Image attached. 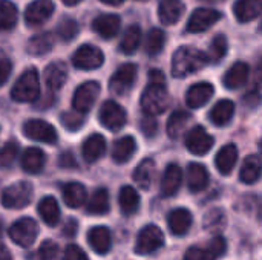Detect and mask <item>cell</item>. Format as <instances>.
Returning a JSON list of instances; mask_svg holds the SVG:
<instances>
[{
	"label": "cell",
	"instance_id": "6da1fadb",
	"mask_svg": "<svg viewBox=\"0 0 262 260\" xmlns=\"http://www.w3.org/2000/svg\"><path fill=\"white\" fill-rule=\"evenodd\" d=\"M207 63V54L192 46H181L177 49L172 58V75L177 78H184L206 67Z\"/></svg>",
	"mask_w": 262,
	"mask_h": 260
},
{
	"label": "cell",
	"instance_id": "7a4b0ae2",
	"mask_svg": "<svg viewBox=\"0 0 262 260\" xmlns=\"http://www.w3.org/2000/svg\"><path fill=\"white\" fill-rule=\"evenodd\" d=\"M169 106V93L166 81H149L141 97V107L146 115L163 113Z\"/></svg>",
	"mask_w": 262,
	"mask_h": 260
},
{
	"label": "cell",
	"instance_id": "3957f363",
	"mask_svg": "<svg viewBox=\"0 0 262 260\" xmlns=\"http://www.w3.org/2000/svg\"><path fill=\"white\" fill-rule=\"evenodd\" d=\"M38 95H40L38 74L34 67H29L15 81L11 90V97L14 101L18 103H32L38 98Z\"/></svg>",
	"mask_w": 262,
	"mask_h": 260
},
{
	"label": "cell",
	"instance_id": "277c9868",
	"mask_svg": "<svg viewBox=\"0 0 262 260\" xmlns=\"http://www.w3.org/2000/svg\"><path fill=\"white\" fill-rule=\"evenodd\" d=\"M32 193H34V190L29 182H26V181L15 182V184L9 185L8 188H5V192L2 193V205L9 210L23 208L31 202Z\"/></svg>",
	"mask_w": 262,
	"mask_h": 260
},
{
	"label": "cell",
	"instance_id": "5b68a950",
	"mask_svg": "<svg viewBox=\"0 0 262 260\" xmlns=\"http://www.w3.org/2000/svg\"><path fill=\"white\" fill-rule=\"evenodd\" d=\"M37 234H38V225L34 219H29V218H21L15 221L9 228L11 241L23 248L31 247L35 242Z\"/></svg>",
	"mask_w": 262,
	"mask_h": 260
},
{
	"label": "cell",
	"instance_id": "8992f818",
	"mask_svg": "<svg viewBox=\"0 0 262 260\" xmlns=\"http://www.w3.org/2000/svg\"><path fill=\"white\" fill-rule=\"evenodd\" d=\"M164 245V234L157 225H146L137 238L138 254H152Z\"/></svg>",
	"mask_w": 262,
	"mask_h": 260
},
{
	"label": "cell",
	"instance_id": "52a82bcc",
	"mask_svg": "<svg viewBox=\"0 0 262 260\" xmlns=\"http://www.w3.org/2000/svg\"><path fill=\"white\" fill-rule=\"evenodd\" d=\"M72 63L77 69L92 70V69H98L104 63V55L97 46L83 44L75 51L72 57Z\"/></svg>",
	"mask_w": 262,
	"mask_h": 260
},
{
	"label": "cell",
	"instance_id": "ba28073f",
	"mask_svg": "<svg viewBox=\"0 0 262 260\" xmlns=\"http://www.w3.org/2000/svg\"><path fill=\"white\" fill-rule=\"evenodd\" d=\"M98 93H100V84L97 81H86L81 86H78L72 98V106L75 112L81 115L89 112L95 100L98 98Z\"/></svg>",
	"mask_w": 262,
	"mask_h": 260
},
{
	"label": "cell",
	"instance_id": "9c48e42d",
	"mask_svg": "<svg viewBox=\"0 0 262 260\" xmlns=\"http://www.w3.org/2000/svg\"><path fill=\"white\" fill-rule=\"evenodd\" d=\"M23 133L34 141H40L45 144L57 143V130L52 124L45 120H29L23 126Z\"/></svg>",
	"mask_w": 262,
	"mask_h": 260
},
{
	"label": "cell",
	"instance_id": "30bf717a",
	"mask_svg": "<svg viewBox=\"0 0 262 260\" xmlns=\"http://www.w3.org/2000/svg\"><path fill=\"white\" fill-rule=\"evenodd\" d=\"M135 78H137V66L135 64L126 63V64L120 66L109 81L111 92H114L115 95L127 93L134 86Z\"/></svg>",
	"mask_w": 262,
	"mask_h": 260
},
{
	"label": "cell",
	"instance_id": "8fae6325",
	"mask_svg": "<svg viewBox=\"0 0 262 260\" xmlns=\"http://www.w3.org/2000/svg\"><path fill=\"white\" fill-rule=\"evenodd\" d=\"M126 120H127L126 112L118 103H115L112 100H107L103 103V106L100 109V121L106 129L114 130V132L120 130L126 124Z\"/></svg>",
	"mask_w": 262,
	"mask_h": 260
},
{
	"label": "cell",
	"instance_id": "7c38bea8",
	"mask_svg": "<svg viewBox=\"0 0 262 260\" xmlns=\"http://www.w3.org/2000/svg\"><path fill=\"white\" fill-rule=\"evenodd\" d=\"M221 18V14L210 8H198L193 11V14L189 18L187 23V32L198 34L210 29L218 20Z\"/></svg>",
	"mask_w": 262,
	"mask_h": 260
},
{
	"label": "cell",
	"instance_id": "4fadbf2b",
	"mask_svg": "<svg viewBox=\"0 0 262 260\" xmlns=\"http://www.w3.org/2000/svg\"><path fill=\"white\" fill-rule=\"evenodd\" d=\"M215 139L207 133V130L201 126H195L186 136V147L190 153L201 156L206 155L213 147Z\"/></svg>",
	"mask_w": 262,
	"mask_h": 260
},
{
	"label": "cell",
	"instance_id": "5bb4252c",
	"mask_svg": "<svg viewBox=\"0 0 262 260\" xmlns=\"http://www.w3.org/2000/svg\"><path fill=\"white\" fill-rule=\"evenodd\" d=\"M52 14H54V3L51 0H35L26 8L25 18L28 25L38 26L45 23Z\"/></svg>",
	"mask_w": 262,
	"mask_h": 260
},
{
	"label": "cell",
	"instance_id": "9a60e30c",
	"mask_svg": "<svg viewBox=\"0 0 262 260\" xmlns=\"http://www.w3.org/2000/svg\"><path fill=\"white\" fill-rule=\"evenodd\" d=\"M183 182V172L180 169V166L177 164H169L163 173L161 178V195L166 198H170L173 195L178 193L180 187Z\"/></svg>",
	"mask_w": 262,
	"mask_h": 260
},
{
	"label": "cell",
	"instance_id": "2e32d148",
	"mask_svg": "<svg viewBox=\"0 0 262 260\" xmlns=\"http://www.w3.org/2000/svg\"><path fill=\"white\" fill-rule=\"evenodd\" d=\"M213 86L210 83H196L193 84L187 93H186V103L190 109H198V107H203L204 104L209 103V100L213 97Z\"/></svg>",
	"mask_w": 262,
	"mask_h": 260
},
{
	"label": "cell",
	"instance_id": "e0dca14e",
	"mask_svg": "<svg viewBox=\"0 0 262 260\" xmlns=\"http://www.w3.org/2000/svg\"><path fill=\"white\" fill-rule=\"evenodd\" d=\"M192 221H193V218H192L190 211L186 210V208H175L167 216L169 230L175 236H184L190 230Z\"/></svg>",
	"mask_w": 262,
	"mask_h": 260
},
{
	"label": "cell",
	"instance_id": "ac0fdd59",
	"mask_svg": "<svg viewBox=\"0 0 262 260\" xmlns=\"http://www.w3.org/2000/svg\"><path fill=\"white\" fill-rule=\"evenodd\" d=\"M92 29L101 37V38H114L118 34L120 29V17L114 14H103L98 15L92 21Z\"/></svg>",
	"mask_w": 262,
	"mask_h": 260
},
{
	"label": "cell",
	"instance_id": "d6986e66",
	"mask_svg": "<svg viewBox=\"0 0 262 260\" xmlns=\"http://www.w3.org/2000/svg\"><path fill=\"white\" fill-rule=\"evenodd\" d=\"M68 80V67L63 61H54L45 69V81L49 90L55 92L63 87Z\"/></svg>",
	"mask_w": 262,
	"mask_h": 260
},
{
	"label": "cell",
	"instance_id": "ffe728a7",
	"mask_svg": "<svg viewBox=\"0 0 262 260\" xmlns=\"http://www.w3.org/2000/svg\"><path fill=\"white\" fill-rule=\"evenodd\" d=\"M106 152V139L100 133L91 135L81 147V155L86 162H95L98 161Z\"/></svg>",
	"mask_w": 262,
	"mask_h": 260
},
{
	"label": "cell",
	"instance_id": "44dd1931",
	"mask_svg": "<svg viewBox=\"0 0 262 260\" xmlns=\"http://www.w3.org/2000/svg\"><path fill=\"white\" fill-rule=\"evenodd\" d=\"M155 176H157V166H155V161L149 158L141 161L134 172V181L143 190H149L152 187Z\"/></svg>",
	"mask_w": 262,
	"mask_h": 260
},
{
	"label": "cell",
	"instance_id": "7402d4cb",
	"mask_svg": "<svg viewBox=\"0 0 262 260\" xmlns=\"http://www.w3.org/2000/svg\"><path fill=\"white\" fill-rule=\"evenodd\" d=\"M184 12V5L181 0H161L158 6V17L161 23L170 26L175 25Z\"/></svg>",
	"mask_w": 262,
	"mask_h": 260
},
{
	"label": "cell",
	"instance_id": "603a6c76",
	"mask_svg": "<svg viewBox=\"0 0 262 260\" xmlns=\"http://www.w3.org/2000/svg\"><path fill=\"white\" fill-rule=\"evenodd\" d=\"M187 184H189L190 192H193V193L203 192L209 184V172H207V169L203 164H198V162L189 164Z\"/></svg>",
	"mask_w": 262,
	"mask_h": 260
},
{
	"label": "cell",
	"instance_id": "cb8c5ba5",
	"mask_svg": "<svg viewBox=\"0 0 262 260\" xmlns=\"http://www.w3.org/2000/svg\"><path fill=\"white\" fill-rule=\"evenodd\" d=\"M249 74H250L249 64L244 63V61H238L224 75V86L227 89H232V90L238 89V87H241V86H244L247 83Z\"/></svg>",
	"mask_w": 262,
	"mask_h": 260
},
{
	"label": "cell",
	"instance_id": "d4e9b609",
	"mask_svg": "<svg viewBox=\"0 0 262 260\" xmlns=\"http://www.w3.org/2000/svg\"><path fill=\"white\" fill-rule=\"evenodd\" d=\"M88 241H89V245L92 247V250L97 254L109 253L111 245H112L111 231L106 227H94L88 234Z\"/></svg>",
	"mask_w": 262,
	"mask_h": 260
},
{
	"label": "cell",
	"instance_id": "484cf974",
	"mask_svg": "<svg viewBox=\"0 0 262 260\" xmlns=\"http://www.w3.org/2000/svg\"><path fill=\"white\" fill-rule=\"evenodd\" d=\"M45 162H46V155L37 147H29L21 155V169L31 175L40 173L45 167Z\"/></svg>",
	"mask_w": 262,
	"mask_h": 260
},
{
	"label": "cell",
	"instance_id": "4316f807",
	"mask_svg": "<svg viewBox=\"0 0 262 260\" xmlns=\"http://www.w3.org/2000/svg\"><path fill=\"white\" fill-rule=\"evenodd\" d=\"M236 161H238V149L235 144H227L224 146L218 155H216V159H215V164H216V169L221 175H229L233 167L236 166Z\"/></svg>",
	"mask_w": 262,
	"mask_h": 260
},
{
	"label": "cell",
	"instance_id": "83f0119b",
	"mask_svg": "<svg viewBox=\"0 0 262 260\" xmlns=\"http://www.w3.org/2000/svg\"><path fill=\"white\" fill-rule=\"evenodd\" d=\"M63 193V201L68 207L71 208H78L84 204L88 195H86V188L83 187V184L80 182H68L63 185L61 188Z\"/></svg>",
	"mask_w": 262,
	"mask_h": 260
},
{
	"label": "cell",
	"instance_id": "f1b7e54d",
	"mask_svg": "<svg viewBox=\"0 0 262 260\" xmlns=\"http://www.w3.org/2000/svg\"><path fill=\"white\" fill-rule=\"evenodd\" d=\"M261 8L262 0H238L235 3L233 12L239 21L246 23V21H250V20L259 17Z\"/></svg>",
	"mask_w": 262,
	"mask_h": 260
},
{
	"label": "cell",
	"instance_id": "f546056e",
	"mask_svg": "<svg viewBox=\"0 0 262 260\" xmlns=\"http://www.w3.org/2000/svg\"><path fill=\"white\" fill-rule=\"evenodd\" d=\"M137 150V143L134 139V136L130 135H126L120 139L115 141L114 144V152H112V158L115 162L118 164H124L126 161H129L134 153Z\"/></svg>",
	"mask_w": 262,
	"mask_h": 260
},
{
	"label": "cell",
	"instance_id": "4dcf8cb0",
	"mask_svg": "<svg viewBox=\"0 0 262 260\" xmlns=\"http://www.w3.org/2000/svg\"><path fill=\"white\" fill-rule=\"evenodd\" d=\"M192 121V115L186 110H175L167 120V135L172 139H178L187 124Z\"/></svg>",
	"mask_w": 262,
	"mask_h": 260
},
{
	"label": "cell",
	"instance_id": "1f68e13d",
	"mask_svg": "<svg viewBox=\"0 0 262 260\" xmlns=\"http://www.w3.org/2000/svg\"><path fill=\"white\" fill-rule=\"evenodd\" d=\"M235 113V104L230 100H221L218 101L213 109L210 110V121L216 126H226Z\"/></svg>",
	"mask_w": 262,
	"mask_h": 260
},
{
	"label": "cell",
	"instance_id": "d6a6232c",
	"mask_svg": "<svg viewBox=\"0 0 262 260\" xmlns=\"http://www.w3.org/2000/svg\"><path fill=\"white\" fill-rule=\"evenodd\" d=\"M38 215L41 216V219L46 222V225L54 227L58 224L60 221V208H58V202L52 198V196H46L40 201L38 204Z\"/></svg>",
	"mask_w": 262,
	"mask_h": 260
},
{
	"label": "cell",
	"instance_id": "836d02e7",
	"mask_svg": "<svg viewBox=\"0 0 262 260\" xmlns=\"http://www.w3.org/2000/svg\"><path fill=\"white\" fill-rule=\"evenodd\" d=\"M118 202H120V208L123 211V215H134L137 213L138 207H140V196L137 193V190L130 185H124L120 190L118 195Z\"/></svg>",
	"mask_w": 262,
	"mask_h": 260
},
{
	"label": "cell",
	"instance_id": "e575fe53",
	"mask_svg": "<svg viewBox=\"0 0 262 260\" xmlns=\"http://www.w3.org/2000/svg\"><path fill=\"white\" fill-rule=\"evenodd\" d=\"M54 48V35L51 32H41L34 35L28 43V52L34 57L45 55Z\"/></svg>",
	"mask_w": 262,
	"mask_h": 260
},
{
	"label": "cell",
	"instance_id": "d590c367",
	"mask_svg": "<svg viewBox=\"0 0 262 260\" xmlns=\"http://www.w3.org/2000/svg\"><path fill=\"white\" fill-rule=\"evenodd\" d=\"M261 176V159L258 155H250L241 167L239 178L244 184H253Z\"/></svg>",
	"mask_w": 262,
	"mask_h": 260
},
{
	"label": "cell",
	"instance_id": "8d00e7d4",
	"mask_svg": "<svg viewBox=\"0 0 262 260\" xmlns=\"http://www.w3.org/2000/svg\"><path fill=\"white\" fill-rule=\"evenodd\" d=\"M88 213L94 216H103L109 213V193L106 188H97L88 204Z\"/></svg>",
	"mask_w": 262,
	"mask_h": 260
},
{
	"label": "cell",
	"instance_id": "74e56055",
	"mask_svg": "<svg viewBox=\"0 0 262 260\" xmlns=\"http://www.w3.org/2000/svg\"><path fill=\"white\" fill-rule=\"evenodd\" d=\"M141 41V29L137 25H132L127 28V31L124 32L121 41H120V51L123 54H134Z\"/></svg>",
	"mask_w": 262,
	"mask_h": 260
},
{
	"label": "cell",
	"instance_id": "f35d334b",
	"mask_svg": "<svg viewBox=\"0 0 262 260\" xmlns=\"http://www.w3.org/2000/svg\"><path fill=\"white\" fill-rule=\"evenodd\" d=\"M17 8L9 0H0V31H9L17 23Z\"/></svg>",
	"mask_w": 262,
	"mask_h": 260
},
{
	"label": "cell",
	"instance_id": "ab89813d",
	"mask_svg": "<svg viewBox=\"0 0 262 260\" xmlns=\"http://www.w3.org/2000/svg\"><path fill=\"white\" fill-rule=\"evenodd\" d=\"M164 43H166V34L158 28L150 29L147 34V38H146V44H144L147 55H150V57L158 55L163 51Z\"/></svg>",
	"mask_w": 262,
	"mask_h": 260
},
{
	"label": "cell",
	"instance_id": "60d3db41",
	"mask_svg": "<svg viewBox=\"0 0 262 260\" xmlns=\"http://www.w3.org/2000/svg\"><path fill=\"white\" fill-rule=\"evenodd\" d=\"M204 227L207 231L218 233L226 227V215L221 208H215L209 211L204 218Z\"/></svg>",
	"mask_w": 262,
	"mask_h": 260
},
{
	"label": "cell",
	"instance_id": "b9f144b4",
	"mask_svg": "<svg viewBox=\"0 0 262 260\" xmlns=\"http://www.w3.org/2000/svg\"><path fill=\"white\" fill-rule=\"evenodd\" d=\"M80 32V26L75 20L72 18H64L58 23L57 26V34L63 41H71L74 40Z\"/></svg>",
	"mask_w": 262,
	"mask_h": 260
},
{
	"label": "cell",
	"instance_id": "7bdbcfd3",
	"mask_svg": "<svg viewBox=\"0 0 262 260\" xmlns=\"http://www.w3.org/2000/svg\"><path fill=\"white\" fill-rule=\"evenodd\" d=\"M227 49H229L227 38H226L223 34L216 35V37L212 40V44H210V49H209V55H207L209 61L212 60V61L216 63V61L223 60V57L227 54Z\"/></svg>",
	"mask_w": 262,
	"mask_h": 260
},
{
	"label": "cell",
	"instance_id": "ee69618b",
	"mask_svg": "<svg viewBox=\"0 0 262 260\" xmlns=\"http://www.w3.org/2000/svg\"><path fill=\"white\" fill-rule=\"evenodd\" d=\"M17 155H18V144L15 141H8L0 149V169L11 167L15 162Z\"/></svg>",
	"mask_w": 262,
	"mask_h": 260
},
{
	"label": "cell",
	"instance_id": "f6af8a7d",
	"mask_svg": "<svg viewBox=\"0 0 262 260\" xmlns=\"http://www.w3.org/2000/svg\"><path fill=\"white\" fill-rule=\"evenodd\" d=\"M60 121L63 127L68 129L69 132H77L78 129H81L84 123V116L78 112H63L60 115Z\"/></svg>",
	"mask_w": 262,
	"mask_h": 260
},
{
	"label": "cell",
	"instance_id": "bcb514c9",
	"mask_svg": "<svg viewBox=\"0 0 262 260\" xmlns=\"http://www.w3.org/2000/svg\"><path fill=\"white\" fill-rule=\"evenodd\" d=\"M60 248L54 241H45L38 250V259L40 260H58Z\"/></svg>",
	"mask_w": 262,
	"mask_h": 260
},
{
	"label": "cell",
	"instance_id": "7dc6e473",
	"mask_svg": "<svg viewBox=\"0 0 262 260\" xmlns=\"http://www.w3.org/2000/svg\"><path fill=\"white\" fill-rule=\"evenodd\" d=\"M140 127H141V132L147 138H150V136H155V133L158 130V123H157V120L152 115H146L144 113V116L140 121Z\"/></svg>",
	"mask_w": 262,
	"mask_h": 260
},
{
	"label": "cell",
	"instance_id": "c3c4849f",
	"mask_svg": "<svg viewBox=\"0 0 262 260\" xmlns=\"http://www.w3.org/2000/svg\"><path fill=\"white\" fill-rule=\"evenodd\" d=\"M226 250H227V244H226L224 238H221V236H215V238L209 242L207 251H209L215 259L220 257V256H223V254L226 253Z\"/></svg>",
	"mask_w": 262,
	"mask_h": 260
},
{
	"label": "cell",
	"instance_id": "681fc988",
	"mask_svg": "<svg viewBox=\"0 0 262 260\" xmlns=\"http://www.w3.org/2000/svg\"><path fill=\"white\" fill-rule=\"evenodd\" d=\"M184 260H215V257L204 248L200 247H192L187 250Z\"/></svg>",
	"mask_w": 262,
	"mask_h": 260
},
{
	"label": "cell",
	"instance_id": "f907efd6",
	"mask_svg": "<svg viewBox=\"0 0 262 260\" xmlns=\"http://www.w3.org/2000/svg\"><path fill=\"white\" fill-rule=\"evenodd\" d=\"M63 260H88V256L78 245H68Z\"/></svg>",
	"mask_w": 262,
	"mask_h": 260
},
{
	"label": "cell",
	"instance_id": "816d5d0a",
	"mask_svg": "<svg viewBox=\"0 0 262 260\" xmlns=\"http://www.w3.org/2000/svg\"><path fill=\"white\" fill-rule=\"evenodd\" d=\"M58 166L61 169H77V159L72 152H63L58 158Z\"/></svg>",
	"mask_w": 262,
	"mask_h": 260
},
{
	"label": "cell",
	"instance_id": "f5cc1de1",
	"mask_svg": "<svg viewBox=\"0 0 262 260\" xmlns=\"http://www.w3.org/2000/svg\"><path fill=\"white\" fill-rule=\"evenodd\" d=\"M12 70V64L8 58H0V87L6 83Z\"/></svg>",
	"mask_w": 262,
	"mask_h": 260
},
{
	"label": "cell",
	"instance_id": "db71d44e",
	"mask_svg": "<svg viewBox=\"0 0 262 260\" xmlns=\"http://www.w3.org/2000/svg\"><path fill=\"white\" fill-rule=\"evenodd\" d=\"M77 230H78V225H77L75 219H69V221L63 225V228H61V234H63V236H66V238H74V236H75V233H77Z\"/></svg>",
	"mask_w": 262,
	"mask_h": 260
},
{
	"label": "cell",
	"instance_id": "11a10c76",
	"mask_svg": "<svg viewBox=\"0 0 262 260\" xmlns=\"http://www.w3.org/2000/svg\"><path fill=\"white\" fill-rule=\"evenodd\" d=\"M0 260H12L9 250L3 245H0Z\"/></svg>",
	"mask_w": 262,
	"mask_h": 260
},
{
	"label": "cell",
	"instance_id": "9f6ffc18",
	"mask_svg": "<svg viewBox=\"0 0 262 260\" xmlns=\"http://www.w3.org/2000/svg\"><path fill=\"white\" fill-rule=\"evenodd\" d=\"M103 3H106V5H112V6H117V5H121L124 0H101Z\"/></svg>",
	"mask_w": 262,
	"mask_h": 260
},
{
	"label": "cell",
	"instance_id": "6f0895ef",
	"mask_svg": "<svg viewBox=\"0 0 262 260\" xmlns=\"http://www.w3.org/2000/svg\"><path fill=\"white\" fill-rule=\"evenodd\" d=\"M64 5H68V6H75V5H78L81 0H61Z\"/></svg>",
	"mask_w": 262,
	"mask_h": 260
},
{
	"label": "cell",
	"instance_id": "680465c9",
	"mask_svg": "<svg viewBox=\"0 0 262 260\" xmlns=\"http://www.w3.org/2000/svg\"><path fill=\"white\" fill-rule=\"evenodd\" d=\"M0 238H2V224H0Z\"/></svg>",
	"mask_w": 262,
	"mask_h": 260
},
{
	"label": "cell",
	"instance_id": "91938a15",
	"mask_svg": "<svg viewBox=\"0 0 262 260\" xmlns=\"http://www.w3.org/2000/svg\"><path fill=\"white\" fill-rule=\"evenodd\" d=\"M140 2H146V0H140Z\"/></svg>",
	"mask_w": 262,
	"mask_h": 260
}]
</instances>
